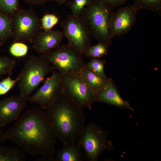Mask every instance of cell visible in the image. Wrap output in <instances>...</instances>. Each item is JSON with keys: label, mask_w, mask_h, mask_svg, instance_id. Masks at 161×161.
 I'll return each instance as SVG.
<instances>
[{"label": "cell", "mask_w": 161, "mask_h": 161, "mask_svg": "<svg viewBox=\"0 0 161 161\" xmlns=\"http://www.w3.org/2000/svg\"><path fill=\"white\" fill-rule=\"evenodd\" d=\"M4 45V43L0 41V49Z\"/></svg>", "instance_id": "obj_31"}, {"label": "cell", "mask_w": 161, "mask_h": 161, "mask_svg": "<svg viewBox=\"0 0 161 161\" xmlns=\"http://www.w3.org/2000/svg\"><path fill=\"white\" fill-rule=\"evenodd\" d=\"M42 109L25 112L12 127L3 132L0 143L10 141L31 155L55 160L56 138Z\"/></svg>", "instance_id": "obj_1"}, {"label": "cell", "mask_w": 161, "mask_h": 161, "mask_svg": "<svg viewBox=\"0 0 161 161\" xmlns=\"http://www.w3.org/2000/svg\"><path fill=\"white\" fill-rule=\"evenodd\" d=\"M28 51V47L25 43L15 41L12 44L9 49L10 54L17 58L23 57L26 55Z\"/></svg>", "instance_id": "obj_23"}, {"label": "cell", "mask_w": 161, "mask_h": 161, "mask_svg": "<svg viewBox=\"0 0 161 161\" xmlns=\"http://www.w3.org/2000/svg\"><path fill=\"white\" fill-rule=\"evenodd\" d=\"M40 56L61 74L79 75L86 65L83 55L68 44L59 45Z\"/></svg>", "instance_id": "obj_5"}, {"label": "cell", "mask_w": 161, "mask_h": 161, "mask_svg": "<svg viewBox=\"0 0 161 161\" xmlns=\"http://www.w3.org/2000/svg\"><path fill=\"white\" fill-rule=\"evenodd\" d=\"M45 112L56 139L63 145L75 143L85 126L83 109L63 94L46 109Z\"/></svg>", "instance_id": "obj_2"}, {"label": "cell", "mask_w": 161, "mask_h": 161, "mask_svg": "<svg viewBox=\"0 0 161 161\" xmlns=\"http://www.w3.org/2000/svg\"><path fill=\"white\" fill-rule=\"evenodd\" d=\"M63 148L56 152L55 161H83L84 159L81 148L77 144L63 145Z\"/></svg>", "instance_id": "obj_16"}, {"label": "cell", "mask_w": 161, "mask_h": 161, "mask_svg": "<svg viewBox=\"0 0 161 161\" xmlns=\"http://www.w3.org/2000/svg\"><path fill=\"white\" fill-rule=\"evenodd\" d=\"M16 61L5 56H0V77L4 75H11Z\"/></svg>", "instance_id": "obj_21"}, {"label": "cell", "mask_w": 161, "mask_h": 161, "mask_svg": "<svg viewBox=\"0 0 161 161\" xmlns=\"http://www.w3.org/2000/svg\"><path fill=\"white\" fill-rule=\"evenodd\" d=\"M66 0H57V2L60 5L64 4L66 1Z\"/></svg>", "instance_id": "obj_30"}, {"label": "cell", "mask_w": 161, "mask_h": 161, "mask_svg": "<svg viewBox=\"0 0 161 161\" xmlns=\"http://www.w3.org/2000/svg\"><path fill=\"white\" fill-rule=\"evenodd\" d=\"M54 69L49 63L41 56L32 55L26 61L18 76L17 83L20 95L26 99L41 83H44L48 74Z\"/></svg>", "instance_id": "obj_4"}, {"label": "cell", "mask_w": 161, "mask_h": 161, "mask_svg": "<svg viewBox=\"0 0 161 161\" xmlns=\"http://www.w3.org/2000/svg\"><path fill=\"white\" fill-rule=\"evenodd\" d=\"M132 5L137 12L148 10L161 16V0H134Z\"/></svg>", "instance_id": "obj_19"}, {"label": "cell", "mask_w": 161, "mask_h": 161, "mask_svg": "<svg viewBox=\"0 0 161 161\" xmlns=\"http://www.w3.org/2000/svg\"><path fill=\"white\" fill-rule=\"evenodd\" d=\"M3 131L2 129V128H1L0 127V137L1 135V134H2V133H3Z\"/></svg>", "instance_id": "obj_32"}, {"label": "cell", "mask_w": 161, "mask_h": 161, "mask_svg": "<svg viewBox=\"0 0 161 161\" xmlns=\"http://www.w3.org/2000/svg\"><path fill=\"white\" fill-rule=\"evenodd\" d=\"M63 37L62 32L59 30L39 31L33 40L32 47L36 52L41 55L59 46Z\"/></svg>", "instance_id": "obj_13"}, {"label": "cell", "mask_w": 161, "mask_h": 161, "mask_svg": "<svg viewBox=\"0 0 161 161\" xmlns=\"http://www.w3.org/2000/svg\"><path fill=\"white\" fill-rule=\"evenodd\" d=\"M95 101L108 103L121 108L133 110L129 103L121 97L112 80L96 95Z\"/></svg>", "instance_id": "obj_14"}, {"label": "cell", "mask_w": 161, "mask_h": 161, "mask_svg": "<svg viewBox=\"0 0 161 161\" xmlns=\"http://www.w3.org/2000/svg\"><path fill=\"white\" fill-rule=\"evenodd\" d=\"M114 8L125 4L126 0H98Z\"/></svg>", "instance_id": "obj_28"}, {"label": "cell", "mask_w": 161, "mask_h": 161, "mask_svg": "<svg viewBox=\"0 0 161 161\" xmlns=\"http://www.w3.org/2000/svg\"><path fill=\"white\" fill-rule=\"evenodd\" d=\"M79 75L95 96L112 81L110 78L104 77L95 73L86 65Z\"/></svg>", "instance_id": "obj_15"}, {"label": "cell", "mask_w": 161, "mask_h": 161, "mask_svg": "<svg viewBox=\"0 0 161 161\" xmlns=\"http://www.w3.org/2000/svg\"><path fill=\"white\" fill-rule=\"evenodd\" d=\"M64 37L82 55L91 45V35L80 16L68 15L61 23Z\"/></svg>", "instance_id": "obj_8"}, {"label": "cell", "mask_w": 161, "mask_h": 161, "mask_svg": "<svg viewBox=\"0 0 161 161\" xmlns=\"http://www.w3.org/2000/svg\"><path fill=\"white\" fill-rule=\"evenodd\" d=\"M106 61L104 60L92 58L86 65L93 71L102 77L106 78L104 70V66Z\"/></svg>", "instance_id": "obj_24"}, {"label": "cell", "mask_w": 161, "mask_h": 161, "mask_svg": "<svg viewBox=\"0 0 161 161\" xmlns=\"http://www.w3.org/2000/svg\"><path fill=\"white\" fill-rule=\"evenodd\" d=\"M41 29L47 31L51 30L59 21L58 18L52 14H47L40 19Z\"/></svg>", "instance_id": "obj_25"}, {"label": "cell", "mask_w": 161, "mask_h": 161, "mask_svg": "<svg viewBox=\"0 0 161 161\" xmlns=\"http://www.w3.org/2000/svg\"><path fill=\"white\" fill-rule=\"evenodd\" d=\"M28 3L34 4L43 5L46 2L49 1H56L57 0H24Z\"/></svg>", "instance_id": "obj_29"}, {"label": "cell", "mask_w": 161, "mask_h": 161, "mask_svg": "<svg viewBox=\"0 0 161 161\" xmlns=\"http://www.w3.org/2000/svg\"><path fill=\"white\" fill-rule=\"evenodd\" d=\"M27 100L20 94L0 100V127L2 129L17 120L26 107Z\"/></svg>", "instance_id": "obj_12"}, {"label": "cell", "mask_w": 161, "mask_h": 161, "mask_svg": "<svg viewBox=\"0 0 161 161\" xmlns=\"http://www.w3.org/2000/svg\"><path fill=\"white\" fill-rule=\"evenodd\" d=\"M41 27L40 19L32 7L25 9L19 7L13 16L12 37L14 42L32 44Z\"/></svg>", "instance_id": "obj_7"}, {"label": "cell", "mask_w": 161, "mask_h": 161, "mask_svg": "<svg viewBox=\"0 0 161 161\" xmlns=\"http://www.w3.org/2000/svg\"><path fill=\"white\" fill-rule=\"evenodd\" d=\"M24 152L19 148L0 145V161H24Z\"/></svg>", "instance_id": "obj_17"}, {"label": "cell", "mask_w": 161, "mask_h": 161, "mask_svg": "<svg viewBox=\"0 0 161 161\" xmlns=\"http://www.w3.org/2000/svg\"><path fill=\"white\" fill-rule=\"evenodd\" d=\"M61 74L64 94L82 109H92L95 100V94L86 86L79 75Z\"/></svg>", "instance_id": "obj_9"}, {"label": "cell", "mask_w": 161, "mask_h": 161, "mask_svg": "<svg viewBox=\"0 0 161 161\" xmlns=\"http://www.w3.org/2000/svg\"><path fill=\"white\" fill-rule=\"evenodd\" d=\"M18 76L14 80L12 79L11 76H8L0 82V95L7 93L15 86L18 80Z\"/></svg>", "instance_id": "obj_27"}, {"label": "cell", "mask_w": 161, "mask_h": 161, "mask_svg": "<svg viewBox=\"0 0 161 161\" xmlns=\"http://www.w3.org/2000/svg\"><path fill=\"white\" fill-rule=\"evenodd\" d=\"M137 11L132 5H128L112 13L109 27L112 37L128 33L136 23Z\"/></svg>", "instance_id": "obj_11"}, {"label": "cell", "mask_w": 161, "mask_h": 161, "mask_svg": "<svg viewBox=\"0 0 161 161\" xmlns=\"http://www.w3.org/2000/svg\"><path fill=\"white\" fill-rule=\"evenodd\" d=\"M113 8L98 0H92L80 15L91 36L109 47L112 44L109 24Z\"/></svg>", "instance_id": "obj_3"}, {"label": "cell", "mask_w": 161, "mask_h": 161, "mask_svg": "<svg viewBox=\"0 0 161 161\" xmlns=\"http://www.w3.org/2000/svg\"><path fill=\"white\" fill-rule=\"evenodd\" d=\"M64 94L61 73L53 71L51 76L44 82L42 86L33 95L27 99L31 103H35L46 109L56 99Z\"/></svg>", "instance_id": "obj_10"}, {"label": "cell", "mask_w": 161, "mask_h": 161, "mask_svg": "<svg viewBox=\"0 0 161 161\" xmlns=\"http://www.w3.org/2000/svg\"><path fill=\"white\" fill-rule=\"evenodd\" d=\"M19 4V0H0V11L13 17Z\"/></svg>", "instance_id": "obj_22"}, {"label": "cell", "mask_w": 161, "mask_h": 161, "mask_svg": "<svg viewBox=\"0 0 161 161\" xmlns=\"http://www.w3.org/2000/svg\"><path fill=\"white\" fill-rule=\"evenodd\" d=\"M92 0H73L68 2V4L71 10L72 14L80 16L84 7L89 4Z\"/></svg>", "instance_id": "obj_26"}, {"label": "cell", "mask_w": 161, "mask_h": 161, "mask_svg": "<svg viewBox=\"0 0 161 161\" xmlns=\"http://www.w3.org/2000/svg\"><path fill=\"white\" fill-rule=\"evenodd\" d=\"M13 17L0 11V41L4 43L12 37Z\"/></svg>", "instance_id": "obj_18"}, {"label": "cell", "mask_w": 161, "mask_h": 161, "mask_svg": "<svg viewBox=\"0 0 161 161\" xmlns=\"http://www.w3.org/2000/svg\"><path fill=\"white\" fill-rule=\"evenodd\" d=\"M109 47L99 43L93 46H90L85 50L83 55L89 58H97L106 55Z\"/></svg>", "instance_id": "obj_20"}, {"label": "cell", "mask_w": 161, "mask_h": 161, "mask_svg": "<svg viewBox=\"0 0 161 161\" xmlns=\"http://www.w3.org/2000/svg\"><path fill=\"white\" fill-rule=\"evenodd\" d=\"M77 144L84 152V158L89 161H97L100 154L112 148L107 133L97 125L90 123L85 126Z\"/></svg>", "instance_id": "obj_6"}]
</instances>
